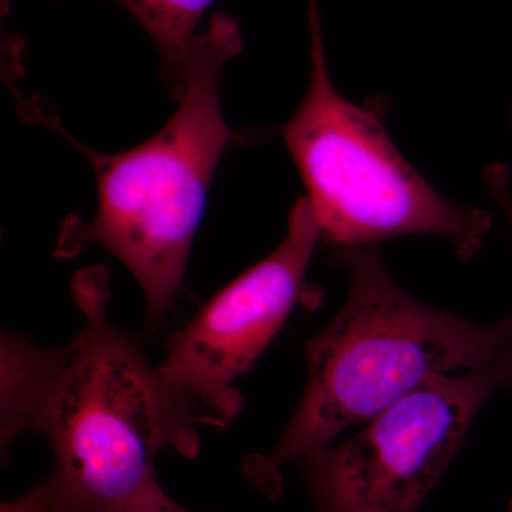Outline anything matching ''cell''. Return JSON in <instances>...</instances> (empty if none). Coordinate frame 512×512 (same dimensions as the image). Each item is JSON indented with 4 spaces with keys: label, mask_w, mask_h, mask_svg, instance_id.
<instances>
[{
    "label": "cell",
    "mask_w": 512,
    "mask_h": 512,
    "mask_svg": "<svg viewBox=\"0 0 512 512\" xmlns=\"http://www.w3.org/2000/svg\"><path fill=\"white\" fill-rule=\"evenodd\" d=\"M322 232L311 202L293 205L288 232L272 254L202 305L167 340L161 377L210 417L214 426L241 412L237 380L255 365L293 309L312 298L306 272Z\"/></svg>",
    "instance_id": "obj_6"
},
{
    "label": "cell",
    "mask_w": 512,
    "mask_h": 512,
    "mask_svg": "<svg viewBox=\"0 0 512 512\" xmlns=\"http://www.w3.org/2000/svg\"><path fill=\"white\" fill-rule=\"evenodd\" d=\"M500 390H512V357L431 379L340 446L299 458L316 512H420Z\"/></svg>",
    "instance_id": "obj_5"
},
{
    "label": "cell",
    "mask_w": 512,
    "mask_h": 512,
    "mask_svg": "<svg viewBox=\"0 0 512 512\" xmlns=\"http://www.w3.org/2000/svg\"><path fill=\"white\" fill-rule=\"evenodd\" d=\"M485 184L494 200L503 208L512 229V191L510 173L500 164H493L485 170Z\"/></svg>",
    "instance_id": "obj_8"
},
{
    "label": "cell",
    "mask_w": 512,
    "mask_h": 512,
    "mask_svg": "<svg viewBox=\"0 0 512 512\" xmlns=\"http://www.w3.org/2000/svg\"><path fill=\"white\" fill-rule=\"evenodd\" d=\"M349 292L336 318L305 345L308 380L274 450L245 460L248 480L278 497L289 461L329 446L424 383L512 357V318L481 326L433 308L394 282L376 247L336 249Z\"/></svg>",
    "instance_id": "obj_2"
},
{
    "label": "cell",
    "mask_w": 512,
    "mask_h": 512,
    "mask_svg": "<svg viewBox=\"0 0 512 512\" xmlns=\"http://www.w3.org/2000/svg\"><path fill=\"white\" fill-rule=\"evenodd\" d=\"M84 326L60 349L2 333V447L25 431L55 454L45 512H131L157 483L154 457L200 453L210 417L174 390L133 335L107 313V274L74 284Z\"/></svg>",
    "instance_id": "obj_1"
},
{
    "label": "cell",
    "mask_w": 512,
    "mask_h": 512,
    "mask_svg": "<svg viewBox=\"0 0 512 512\" xmlns=\"http://www.w3.org/2000/svg\"><path fill=\"white\" fill-rule=\"evenodd\" d=\"M241 49L237 20L212 15L181 64L178 110L153 137L123 153H96L36 110L89 158L99 191L93 220L64 222L55 255L72 258L92 244L116 255L143 289L153 326L167 319L183 288L212 177L235 138L222 116L220 82L225 63Z\"/></svg>",
    "instance_id": "obj_3"
},
{
    "label": "cell",
    "mask_w": 512,
    "mask_h": 512,
    "mask_svg": "<svg viewBox=\"0 0 512 512\" xmlns=\"http://www.w3.org/2000/svg\"><path fill=\"white\" fill-rule=\"evenodd\" d=\"M312 73L284 140L308 191L322 239L336 249L403 235H439L461 259L484 248L491 215L441 197L387 134L380 111L357 106L330 80L318 0H309Z\"/></svg>",
    "instance_id": "obj_4"
},
{
    "label": "cell",
    "mask_w": 512,
    "mask_h": 512,
    "mask_svg": "<svg viewBox=\"0 0 512 512\" xmlns=\"http://www.w3.org/2000/svg\"><path fill=\"white\" fill-rule=\"evenodd\" d=\"M138 20L163 60V76L178 99V73L215 0H117Z\"/></svg>",
    "instance_id": "obj_7"
},
{
    "label": "cell",
    "mask_w": 512,
    "mask_h": 512,
    "mask_svg": "<svg viewBox=\"0 0 512 512\" xmlns=\"http://www.w3.org/2000/svg\"><path fill=\"white\" fill-rule=\"evenodd\" d=\"M131 512H192L184 508L183 505L175 503L173 498L168 497L167 493L156 485L150 493L144 495L136 507Z\"/></svg>",
    "instance_id": "obj_9"
},
{
    "label": "cell",
    "mask_w": 512,
    "mask_h": 512,
    "mask_svg": "<svg viewBox=\"0 0 512 512\" xmlns=\"http://www.w3.org/2000/svg\"><path fill=\"white\" fill-rule=\"evenodd\" d=\"M510 512H512V500H511V504H510Z\"/></svg>",
    "instance_id": "obj_10"
}]
</instances>
